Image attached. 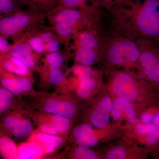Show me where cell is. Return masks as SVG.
I'll list each match as a JSON object with an SVG mask.
<instances>
[{
	"instance_id": "obj_1",
	"label": "cell",
	"mask_w": 159,
	"mask_h": 159,
	"mask_svg": "<svg viewBox=\"0 0 159 159\" xmlns=\"http://www.w3.org/2000/svg\"><path fill=\"white\" fill-rule=\"evenodd\" d=\"M107 75L105 83L112 97H122L145 107L159 104V92L139 73L125 68Z\"/></svg>"
},
{
	"instance_id": "obj_2",
	"label": "cell",
	"mask_w": 159,
	"mask_h": 159,
	"mask_svg": "<svg viewBox=\"0 0 159 159\" xmlns=\"http://www.w3.org/2000/svg\"><path fill=\"white\" fill-rule=\"evenodd\" d=\"M112 106V97L104 83L96 95L83 101L80 115L81 122H88L97 129L108 127L112 123L110 118Z\"/></svg>"
},
{
	"instance_id": "obj_3",
	"label": "cell",
	"mask_w": 159,
	"mask_h": 159,
	"mask_svg": "<svg viewBox=\"0 0 159 159\" xmlns=\"http://www.w3.org/2000/svg\"><path fill=\"white\" fill-rule=\"evenodd\" d=\"M141 54V45L127 39L116 40L111 44L102 57L107 74L116 67L137 69Z\"/></svg>"
},
{
	"instance_id": "obj_4",
	"label": "cell",
	"mask_w": 159,
	"mask_h": 159,
	"mask_svg": "<svg viewBox=\"0 0 159 159\" xmlns=\"http://www.w3.org/2000/svg\"><path fill=\"white\" fill-rule=\"evenodd\" d=\"M47 17L44 13L29 9L7 16H1L0 36L7 39L17 37L40 24Z\"/></svg>"
},
{
	"instance_id": "obj_5",
	"label": "cell",
	"mask_w": 159,
	"mask_h": 159,
	"mask_svg": "<svg viewBox=\"0 0 159 159\" xmlns=\"http://www.w3.org/2000/svg\"><path fill=\"white\" fill-rule=\"evenodd\" d=\"M81 99L55 95L43 96L39 98L36 107L43 113L59 115L75 120L80 116Z\"/></svg>"
},
{
	"instance_id": "obj_6",
	"label": "cell",
	"mask_w": 159,
	"mask_h": 159,
	"mask_svg": "<svg viewBox=\"0 0 159 159\" xmlns=\"http://www.w3.org/2000/svg\"><path fill=\"white\" fill-rule=\"evenodd\" d=\"M103 159H147L148 150L124 135L100 148Z\"/></svg>"
},
{
	"instance_id": "obj_7",
	"label": "cell",
	"mask_w": 159,
	"mask_h": 159,
	"mask_svg": "<svg viewBox=\"0 0 159 159\" xmlns=\"http://www.w3.org/2000/svg\"><path fill=\"white\" fill-rule=\"evenodd\" d=\"M74 35L76 48L74 59L76 63L92 66L102 61L98 51L99 41L96 34L91 31H84Z\"/></svg>"
},
{
	"instance_id": "obj_8",
	"label": "cell",
	"mask_w": 159,
	"mask_h": 159,
	"mask_svg": "<svg viewBox=\"0 0 159 159\" xmlns=\"http://www.w3.org/2000/svg\"><path fill=\"white\" fill-rule=\"evenodd\" d=\"M158 0H148L135 17L137 29L145 36L159 37Z\"/></svg>"
},
{
	"instance_id": "obj_9",
	"label": "cell",
	"mask_w": 159,
	"mask_h": 159,
	"mask_svg": "<svg viewBox=\"0 0 159 159\" xmlns=\"http://www.w3.org/2000/svg\"><path fill=\"white\" fill-rule=\"evenodd\" d=\"M140 45L141 54L137 69L138 73L159 92V53L144 44Z\"/></svg>"
},
{
	"instance_id": "obj_10",
	"label": "cell",
	"mask_w": 159,
	"mask_h": 159,
	"mask_svg": "<svg viewBox=\"0 0 159 159\" xmlns=\"http://www.w3.org/2000/svg\"><path fill=\"white\" fill-rule=\"evenodd\" d=\"M121 135L122 131L120 128L115 124H111L103 129H92L76 140L73 144L74 145L94 148L100 143H107L116 140Z\"/></svg>"
},
{
	"instance_id": "obj_11",
	"label": "cell",
	"mask_w": 159,
	"mask_h": 159,
	"mask_svg": "<svg viewBox=\"0 0 159 159\" xmlns=\"http://www.w3.org/2000/svg\"><path fill=\"white\" fill-rule=\"evenodd\" d=\"M12 39L13 44L11 45L9 54L22 61L32 70H36L38 60L40 55L31 48L26 40L25 33Z\"/></svg>"
},
{
	"instance_id": "obj_12",
	"label": "cell",
	"mask_w": 159,
	"mask_h": 159,
	"mask_svg": "<svg viewBox=\"0 0 159 159\" xmlns=\"http://www.w3.org/2000/svg\"><path fill=\"white\" fill-rule=\"evenodd\" d=\"M113 106L111 118L112 122L122 123L125 121L129 124H134L140 119L135 106L127 99L119 97H112Z\"/></svg>"
},
{
	"instance_id": "obj_13",
	"label": "cell",
	"mask_w": 159,
	"mask_h": 159,
	"mask_svg": "<svg viewBox=\"0 0 159 159\" xmlns=\"http://www.w3.org/2000/svg\"><path fill=\"white\" fill-rule=\"evenodd\" d=\"M1 84L14 95L20 96L33 90L31 77L11 74L1 68Z\"/></svg>"
},
{
	"instance_id": "obj_14",
	"label": "cell",
	"mask_w": 159,
	"mask_h": 159,
	"mask_svg": "<svg viewBox=\"0 0 159 159\" xmlns=\"http://www.w3.org/2000/svg\"><path fill=\"white\" fill-rule=\"evenodd\" d=\"M2 123L4 128L17 139L28 138L33 131L32 123L28 119L17 115L11 114L6 116Z\"/></svg>"
},
{
	"instance_id": "obj_15",
	"label": "cell",
	"mask_w": 159,
	"mask_h": 159,
	"mask_svg": "<svg viewBox=\"0 0 159 159\" xmlns=\"http://www.w3.org/2000/svg\"><path fill=\"white\" fill-rule=\"evenodd\" d=\"M103 71L97 70L90 77L80 80L76 79V96L82 101L93 97L100 90L103 85Z\"/></svg>"
},
{
	"instance_id": "obj_16",
	"label": "cell",
	"mask_w": 159,
	"mask_h": 159,
	"mask_svg": "<svg viewBox=\"0 0 159 159\" xmlns=\"http://www.w3.org/2000/svg\"><path fill=\"white\" fill-rule=\"evenodd\" d=\"M49 21L52 25L58 23H66L74 26L77 29L83 21L84 20L85 14L82 10L77 9H57L47 15Z\"/></svg>"
},
{
	"instance_id": "obj_17",
	"label": "cell",
	"mask_w": 159,
	"mask_h": 159,
	"mask_svg": "<svg viewBox=\"0 0 159 159\" xmlns=\"http://www.w3.org/2000/svg\"><path fill=\"white\" fill-rule=\"evenodd\" d=\"M0 64L1 68L11 74L32 78V70L9 53L0 54Z\"/></svg>"
},
{
	"instance_id": "obj_18",
	"label": "cell",
	"mask_w": 159,
	"mask_h": 159,
	"mask_svg": "<svg viewBox=\"0 0 159 159\" xmlns=\"http://www.w3.org/2000/svg\"><path fill=\"white\" fill-rule=\"evenodd\" d=\"M28 9L44 13L46 15L59 7L60 0H20Z\"/></svg>"
},
{
	"instance_id": "obj_19",
	"label": "cell",
	"mask_w": 159,
	"mask_h": 159,
	"mask_svg": "<svg viewBox=\"0 0 159 159\" xmlns=\"http://www.w3.org/2000/svg\"><path fill=\"white\" fill-rule=\"evenodd\" d=\"M44 154L42 145L39 142L32 141L23 143L18 147V159L40 158Z\"/></svg>"
},
{
	"instance_id": "obj_20",
	"label": "cell",
	"mask_w": 159,
	"mask_h": 159,
	"mask_svg": "<svg viewBox=\"0 0 159 159\" xmlns=\"http://www.w3.org/2000/svg\"><path fill=\"white\" fill-rule=\"evenodd\" d=\"M70 157L76 159H103V154L99 149L85 146L74 145L70 152Z\"/></svg>"
},
{
	"instance_id": "obj_21",
	"label": "cell",
	"mask_w": 159,
	"mask_h": 159,
	"mask_svg": "<svg viewBox=\"0 0 159 159\" xmlns=\"http://www.w3.org/2000/svg\"><path fill=\"white\" fill-rule=\"evenodd\" d=\"M54 31L59 38L60 41L63 44L66 48L68 49L70 39L76 33L74 26L66 23H58L52 25Z\"/></svg>"
},
{
	"instance_id": "obj_22",
	"label": "cell",
	"mask_w": 159,
	"mask_h": 159,
	"mask_svg": "<svg viewBox=\"0 0 159 159\" xmlns=\"http://www.w3.org/2000/svg\"><path fill=\"white\" fill-rule=\"evenodd\" d=\"M0 152L3 158L18 159V148L12 139L9 137L1 136Z\"/></svg>"
},
{
	"instance_id": "obj_23",
	"label": "cell",
	"mask_w": 159,
	"mask_h": 159,
	"mask_svg": "<svg viewBox=\"0 0 159 159\" xmlns=\"http://www.w3.org/2000/svg\"><path fill=\"white\" fill-rule=\"evenodd\" d=\"M46 114V118L54 125L58 134H66L71 129L72 119L59 115Z\"/></svg>"
},
{
	"instance_id": "obj_24",
	"label": "cell",
	"mask_w": 159,
	"mask_h": 159,
	"mask_svg": "<svg viewBox=\"0 0 159 159\" xmlns=\"http://www.w3.org/2000/svg\"><path fill=\"white\" fill-rule=\"evenodd\" d=\"M66 51H59L54 53H47L43 59L47 66L50 67L61 68L66 61V57L69 55V52Z\"/></svg>"
},
{
	"instance_id": "obj_25",
	"label": "cell",
	"mask_w": 159,
	"mask_h": 159,
	"mask_svg": "<svg viewBox=\"0 0 159 159\" xmlns=\"http://www.w3.org/2000/svg\"><path fill=\"white\" fill-rule=\"evenodd\" d=\"M25 34L26 40L35 52L40 55L45 53L44 42L32 28L26 31Z\"/></svg>"
},
{
	"instance_id": "obj_26",
	"label": "cell",
	"mask_w": 159,
	"mask_h": 159,
	"mask_svg": "<svg viewBox=\"0 0 159 159\" xmlns=\"http://www.w3.org/2000/svg\"><path fill=\"white\" fill-rule=\"evenodd\" d=\"M35 137L38 142L42 145H48L56 149L61 146L64 142V139L62 137L46 134L40 132L37 133Z\"/></svg>"
},
{
	"instance_id": "obj_27",
	"label": "cell",
	"mask_w": 159,
	"mask_h": 159,
	"mask_svg": "<svg viewBox=\"0 0 159 159\" xmlns=\"http://www.w3.org/2000/svg\"><path fill=\"white\" fill-rule=\"evenodd\" d=\"M20 0H0L1 16H7L22 10Z\"/></svg>"
},
{
	"instance_id": "obj_28",
	"label": "cell",
	"mask_w": 159,
	"mask_h": 159,
	"mask_svg": "<svg viewBox=\"0 0 159 159\" xmlns=\"http://www.w3.org/2000/svg\"><path fill=\"white\" fill-rule=\"evenodd\" d=\"M14 94L1 86L0 88V115L2 116L8 111L13 103Z\"/></svg>"
},
{
	"instance_id": "obj_29",
	"label": "cell",
	"mask_w": 159,
	"mask_h": 159,
	"mask_svg": "<svg viewBox=\"0 0 159 159\" xmlns=\"http://www.w3.org/2000/svg\"><path fill=\"white\" fill-rule=\"evenodd\" d=\"M71 71L76 79L80 80L93 76L97 70H94L90 66L83 65L76 63L71 68Z\"/></svg>"
},
{
	"instance_id": "obj_30",
	"label": "cell",
	"mask_w": 159,
	"mask_h": 159,
	"mask_svg": "<svg viewBox=\"0 0 159 159\" xmlns=\"http://www.w3.org/2000/svg\"><path fill=\"white\" fill-rule=\"evenodd\" d=\"M48 67L47 78L51 84L55 86L62 85L65 81L64 74L60 68Z\"/></svg>"
},
{
	"instance_id": "obj_31",
	"label": "cell",
	"mask_w": 159,
	"mask_h": 159,
	"mask_svg": "<svg viewBox=\"0 0 159 159\" xmlns=\"http://www.w3.org/2000/svg\"><path fill=\"white\" fill-rule=\"evenodd\" d=\"M93 128V125L89 123L86 122H81L73 129L70 137V140L73 143L76 140L79 139Z\"/></svg>"
},
{
	"instance_id": "obj_32",
	"label": "cell",
	"mask_w": 159,
	"mask_h": 159,
	"mask_svg": "<svg viewBox=\"0 0 159 159\" xmlns=\"http://www.w3.org/2000/svg\"><path fill=\"white\" fill-rule=\"evenodd\" d=\"M44 119V120L41 121L39 125V132L46 134L57 135L58 133L54 125L45 117Z\"/></svg>"
},
{
	"instance_id": "obj_33",
	"label": "cell",
	"mask_w": 159,
	"mask_h": 159,
	"mask_svg": "<svg viewBox=\"0 0 159 159\" xmlns=\"http://www.w3.org/2000/svg\"><path fill=\"white\" fill-rule=\"evenodd\" d=\"M85 0H60L58 8L63 9H76L82 6Z\"/></svg>"
},
{
	"instance_id": "obj_34",
	"label": "cell",
	"mask_w": 159,
	"mask_h": 159,
	"mask_svg": "<svg viewBox=\"0 0 159 159\" xmlns=\"http://www.w3.org/2000/svg\"><path fill=\"white\" fill-rule=\"evenodd\" d=\"M61 43L58 38H54L50 40L45 43V53L47 54L59 51Z\"/></svg>"
},
{
	"instance_id": "obj_35",
	"label": "cell",
	"mask_w": 159,
	"mask_h": 159,
	"mask_svg": "<svg viewBox=\"0 0 159 159\" xmlns=\"http://www.w3.org/2000/svg\"><path fill=\"white\" fill-rule=\"evenodd\" d=\"M6 38L0 36V54L9 53L11 45L9 44Z\"/></svg>"
},
{
	"instance_id": "obj_36",
	"label": "cell",
	"mask_w": 159,
	"mask_h": 159,
	"mask_svg": "<svg viewBox=\"0 0 159 159\" xmlns=\"http://www.w3.org/2000/svg\"><path fill=\"white\" fill-rule=\"evenodd\" d=\"M148 153L152 158L159 159V144L148 150Z\"/></svg>"
},
{
	"instance_id": "obj_37",
	"label": "cell",
	"mask_w": 159,
	"mask_h": 159,
	"mask_svg": "<svg viewBox=\"0 0 159 159\" xmlns=\"http://www.w3.org/2000/svg\"><path fill=\"white\" fill-rule=\"evenodd\" d=\"M152 123L155 125L159 129V107L154 114Z\"/></svg>"
}]
</instances>
